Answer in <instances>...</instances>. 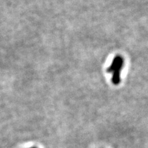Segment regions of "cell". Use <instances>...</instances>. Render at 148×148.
<instances>
[{
  "label": "cell",
  "instance_id": "1",
  "mask_svg": "<svg viewBox=\"0 0 148 148\" xmlns=\"http://www.w3.org/2000/svg\"><path fill=\"white\" fill-rule=\"evenodd\" d=\"M124 59L121 56H116L111 63L110 67L108 69V72L112 73V82L114 85H117L120 83V72L123 66Z\"/></svg>",
  "mask_w": 148,
  "mask_h": 148
}]
</instances>
